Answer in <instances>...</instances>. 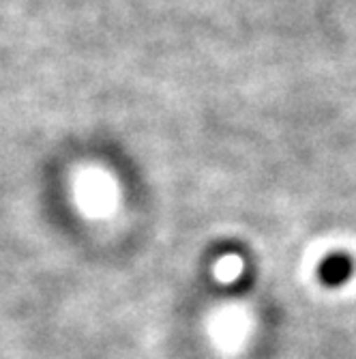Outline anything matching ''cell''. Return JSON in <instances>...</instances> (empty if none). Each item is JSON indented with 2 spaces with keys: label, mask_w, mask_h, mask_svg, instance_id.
Segmentation results:
<instances>
[{
  "label": "cell",
  "mask_w": 356,
  "mask_h": 359,
  "mask_svg": "<svg viewBox=\"0 0 356 359\" xmlns=\"http://www.w3.org/2000/svg\"><path fill=\"white\" fill-rule=\"evenodd\" d=\"M352 271H354L352 258L348 254H343V252H335V254H329L320 263L318 276H320V280L325 282L327 286L335 288V286L346 284L352 278Z\"/></svg>",
  "instance_id": "cell-1"
}]
</instances>
